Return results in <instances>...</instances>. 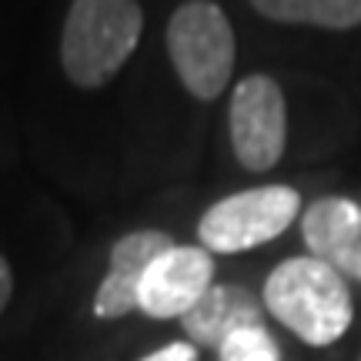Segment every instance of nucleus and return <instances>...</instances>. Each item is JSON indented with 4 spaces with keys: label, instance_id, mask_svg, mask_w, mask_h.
Wrapping results in <instances>:
<instances>
[{
    "label": "nucleus",
    "instance_id": "obj_2",
    "mask_svg": "<svg viewBox=\"0 0 361 361\" xmlns=\"http://www.w3.org/2000/svg\"><path fill=\"white\" fill-rule=\"evenodd\" d=\"M144 30L137 0H74L61 34V64L78 87H104L128 64Z\"/></svg>",
    "mask_w": 361,
    "mask_h": 361
},
{
    "label": "nucleus",
    "instance_id": "obj_3",
    "mask_svg": "<svg viewBox=\"0 0 361 361\" xmlns=\"http://www.w3.org/2000/svg\"><path fill=\"white\" fill-rule=\"evenodd\" d=\"M168 54L180 84L197 101H214L234 71V30L218 4L188 0L168 20Z\"/></svg>",
    "mask_w": 361,
    "mask_h": 361
},
{
    "label": "nucleus",
    "instance_id": "obj_10",
    "mask_svg": "<svg viewBox=\"0 0 361 361\" xmlns=\"http://www.w3.org/2000/svg\"><path fill=\"white\" fill-rule=\"evenodd\" d=\"M255 11L281 24H311L348 30L361 24V0H251Z\"/></svg>",
    "mask_w": 361,
    "mask_h": 361
},
{
    "label": "nucleus",
    "instance_id": "obj_8",
    "mask_svg": "<svg viewBox=\"0 0 361 361\" xmlns=\"http://www.w3.org/2000/svg\"><path fill=\"white\" fill-rule=\"evenodd\" d=\"M301 238L311 258L341 278H361V207L348 197H318L301 214Z\"/></svg>",
    "mask_w": 361,
    "mask_h": 361
},
{
    "label": "nucleus",
    "instance_id": "obj_12",
    "mask_svg": "<svg viewBox=\"0 0 361 361\" xmlns=\"http://www.w3.org/2000/svg\"><path fill=\"white\" fill-rule=\"evenodd\" d=\"M141 361H197V348H194L191 341H171V345L151 351Z\"/></svg>",
    "mask_w": 361,
    "mask_h": 361
},
{
    "label": "nucleus",
    "instance_id": "obj_5",
    "mask_svg": "<svg viewBox=\"0 0 361 361\" xmlns=\"http://www.w3.org/2000/svg\"><path fill=\"white\" fill-rule=\"evenodd\" d=\"M231 147L247 171H268L284 154L288 141V111L278 80L268 74H251L231 94Z\"/></svg>",
    "mask_w": 361,
    "mask_h": 361
},
{
    "label": "nucleus",
    "instance_id": "obj_7",
    "mask_svg": "<svg viewBox=\"0 0 361 361\" xmlns=\"http://www.w3.org/2000/svg\"><path fill=\"white\" fill-rule=\"evenodd\" d=\"M168 247H174V241L164 231H130L117 238L111 247L107 274L94 295V314L97 318H124L130 311H137L144 274Z\"/></svg>",
    "mask_w": 361,
    "mask_h": 361
},
{
    "label": "nucleus",
    "instance_id": "obj_11",
    "mask_svg": "<svg viewBox=\"0 0 361 361\" xmlns=\"http://www.w3.org/2000/svg\"><path fill=\"white\" fill-rule=\"evenodd\" d=\"M218 361H281V348L268 328H241L218 348Z\"/></svg>",
    "mask_w": 361,
    "mask_h": 361
},
{
    "label": "nucleus",
    "instance_id": "obj_13",
    "mask_svg": "<svg viewBox=\"0 0 361 361\" xmlns=\"http://www.w3.org/2000/svg\"><path fill=\"white\" fill-rule=\"evenodd\" d=\"M11 295H13V271H11V264L4 261V255H0V314L7 308Z\"/></svg>",
    "mask_w": 361,
    "mask_h": 361
},
{
    "label": "nucleus",
    "instance_id": "obj_4",
    "mask_svg": "<svg viewBox=\"0 0 361 361\" xmlns=\"http://www.w3.org/2000/svg\"><path fill=\"white\" fill-rule=\"evenodd\" d=\"M298 214H301V194L295 188L288 184L251 188L207 207L197 224V241L204 251L218 255L251 251L284 234Z\"/></svg>",
    "mask_w": 361,
    "mask_h": 361
},
{
    "label": "nucleus",
    "instance_id": "obj_14",
    "mask_svg": "<svg viewBox=\"0 0 361 361\" xmlns=\"http://www.w3.org/2000/svg\"><path fill=\"white\" fill-rule=\"evenodd\" d=\"M358 281H361V278H358Z\"/></svg>",
    "mask_w": 361,
    "mask_h": 361
},
{
    "label": "nucleus",
    "instance_id": "obj_6",
    "mask_svg": "<svg viewBox=\"0 0 361 361\" xmlns=\"http://www.w3.org/2000/svg\"><path fill=\"white\" fill-rule=\"evenodd\" d=\"M214 284L211 251L197 245H174L147 268L137 295V311L147 318H184Z\"/></svg>",
    "mask_w": 361,
    "mask_h": 361
},
{
    "label": "nucleus",
    "instance_id": "obj_9",
    "mask_svg": "<svg viewBox=\"0 0 361 361\" xmlns=\"http://www.w3.org/2000/svg\"><path fill=\"white\" fill-rule=\"evenodd\" d=\"M261 324L264 305L241 284H211L204 298L180 318V328L194 348H221L234 331Z\"/></svg>",
    "mask_w": 361,
    "mask_h": 361
},
{
    "label": "nucleus",
    "instance_id": "obj_1",
    "mask_svg": "<svg viewBox=\"0 0 361 361\" xmlns=\"http://www.w3.org/2000/svg\"><path fill=\"white\" fill-rule=\"evenodd\" d=\"M264 308L311 348L335 345L351 328L348 281L318 258H288L264 281Z\"/></svg>",
    "mask_w": 361,
    "mask_h": 361
}]
</instances>
